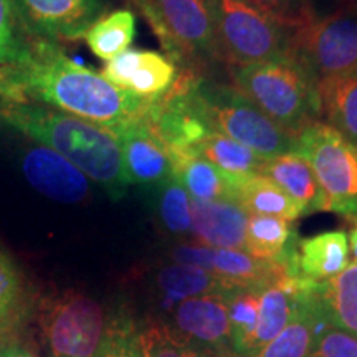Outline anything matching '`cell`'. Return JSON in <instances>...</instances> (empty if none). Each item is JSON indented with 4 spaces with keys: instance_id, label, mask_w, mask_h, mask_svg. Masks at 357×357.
Listing matches in <instances>:
<instances>
[{
    "instance_id": "1",
    "label": "cell",
    "mask_w": 357,
    "mask_h": 357,
    "mask_svg": "<svg viewBox=\"0 0 357 357\" xmlns=\"http://www.w3.org/2000/svg\"><path fill=\"white\" fill-rule=\"evenodd\" d=\"M0 98L37 102L106 129L142 118L153 102L113 86L58 43L32 35L15 63L0 66Z\"/></svg>"
},
{
    "instance_id": "2",
    "label": "cell",
    "mask_w": 357,
    "mask_h": 357,
    "mask_svg": "<svg viewBox=\"0 0 357 357\" xmlns=\"http://www.w3.org/2000/svg\"><path fill=\"white\" fill-rule=\"evenodd\" d=\"M0 126L55 151L111 199H123L131 185L118 141L100 124L37 102L0 98Z\"/></svg>"
},
{
    "instance_id": "3",
    "label": "cell",
    "mask_w": 357,
    "mask_h": 357,
    "mask_svg": "<svg viewBox=\"0 0 357 357\" xmlns=\"http://www.w3.org/2000/svg\"><path fill=\"white\" fill-rule=\"evenodd\" d=\"M234 86L275 124L296 137L319 121L316 84L289 58L248 66H229Z\"/></svg>"
},
{
    "instance_id": "4",
    "label": "cell",
    "mask_w": 357,
    "mask_h": 357,
    "mask_svg": "<svg viewBox=\"0 0 357 357\" xmlns=\"http://www.w3.org/2000/svg\"><path fill=\"white\" fill-rule=\"evenodd\" d=\"M111 323L105 307L78 289L50 293L38 301V333L48 357H96Z\"/></svg>"
},
{
    "instance_id": "5",
    "label": "cell",
    "mask_w": 357,
    "mask_h": 357,
    "mask_svg": "<svg viewBox=\"0 0 357 357\" xmlns=\"http://www.w3.org/2000/svg\"><path fill=\"white\" fill-rule=\"evenodd\" d=\"M195 96L213 131L247 146L263 159L294 153L296 137L257 108L234 84L204 78L195 83Z\"/></svg>"
},
{
    "instance_id": "6",
    "label": "cell",
    "mask_w": 357,
    "mask_h": 357,
    "mask_svg": "<svg viewBox=\"0 0 357 357\" xmlns=\"http://www.w3.org/2000/svg\"><path fill=\"white\" fill-rule=\"evenodd\" d=\"M217 60L248 66L288 58L289 32L243 0H211Z\"/></svg>"
},
{
    "instance_id": "7",
    "label": "cell",
    "mask_w": 357,
    "mask_h": 357,
    "mask_svg": "<svg viewBox=\"0 0 357 357\" xmlns=\"http://www.w3.org/2000/svg\"><path fill=\"white\" fill-rule=\"evenodd\" d=\"M288 58L314 84L357 71V2L289 32Z\"/></svg>"
},
{
    "instance_id": "8",
    "label": "cell",
    "mask_w": 357,
    "mask_h": 357,
    "mask_svg": "<svg viewBox=\"0 0 357 357\" xmlns=\"http://www.w3.org/2000/svg\"><path fill=\"white\" fill-rule=\"evenodd\" d=\"M174 63L202 71L217 61L211 0H132Z\"/></svg>"
},
{
    "instance_id": "9",
    "label": "cell",
    "mask_w": 357,
    "mask_h": 357,
    "mask_svg": "<svg viewBox=\"0 0 357 357\" xmlns=\"http://www.w3.org/2000/svg\"><path fill=\"white\" fill-rule=\"evenodd\" d=\"M294 153L310 164L324 195V211L357 220V147L314 121L296 136Z\"/></svg>"
},
{
    "instance_id": "10",
    "label": "cell",
    "mask_w": 357,
    "mask_h": 357,
    "mask_svg": "<svg viewBox=\"0 0 357 357\" xmlns=\"http://www.w3.org/2000/svg\"><path fill=\"white\" fill-rule=\"evenodd\" d=\"M17 20L32 37L78 42L105 13V0H12Z\"/></svg>"
},
{
    "instance_id": "11",
    "label": "cell",
    "mask_w": 357,
    "mask_h": 357,
    "mask_svg": "<svg viewBox=\"0 0 357 357\" xmlns=\"http://www.w3.org/2000/svg\"><path fill=\"white\" fill-rule=\"evenodd\" d=\"M171 258L182 265L202 268L218 278L245 288L261 289L270 281L287 273L280 263L258 260L243 250L212 248L200 243L178 245L172 248Z\"/></svg>"
},
{
    "instance_id": "12",
    "label": "cell",
    "mask_w": 357,
    "mask_h": 357,
    "mask_svg": "<svg viewBox=\"0 0 357 357\" xmlns=\"http://www.w3.org/2000/svg\"><path fill=\"white\" fill-rule=\"evenodd\" d=\"M178 73V65L171 58L153 50L128 48L102 66L101 77L113 86L132 95L155 101L169 88Z\"/></svg>"
},
{
    "instance_id": "13",
    "label": "cell",
    "mask_w": 357,
    "mask_h": 357,
    "mask_svg": "<svg viewBox=\"0 0 357 357\" xmlns=\"http://www.w3.org/2000/svg\"><path fill=\"white\" fill-rule=\"evenodd\" d=\"M123 154L131 184L154 190L172 176V164L166 146L155 136L144 118L111 128Z\"/></svg>"
},
{
    "instance_id": "14",
    "label": "cell",
    "mask_w": 357,
    "mask_h": 357,
    "mask_svg": "<svg viewBox=\"0 0 357 357\" xmlns=\"http://www.w3.org/2000/svg\"><path fill=\"white\" fill-rule=\"evenodd\" d=\"M22 172L35 190L56 202L79 204L89 195L88 177L45 146L37 144L24 151Z\"/></svg>"
},
{
    "instance_id": "15",
    "label": "cell",
    "mask_w": 357,
    "mask_h": 357,
    "mask_svg": "<svg viewBox=\"0 0 357 357\" xmlns=\"http://www.w3.org/2000/svg\"><path fill=\"white\" fill-rule=\"evenodd\" d=\"M174 331L199 347L227 351L231 331L225 294H204L177 303L172 311Z\"/></svg>"
},
{
    "instance_id": "16",
    "label": "cell",
    "mask_w": 357,
    "mask_h": 357,
    "mask_svg": "<svg viewBox=\"0 0 357 357\" xmlns=\"http://www.w3.org/2000/svg\"><path fill=\"white\" fill-rule=\"evenodd\" d=\"M318 284L310 281L303 289L300 301H298L296 314L289 321L287 328L278 336L271 339L260 349L242 354L240 357H310L314 347L316 339L323 331L326 321L321 311L318 298Z\"/></svg>"
},
{
    "instance_id": "17",
    "label": "cell",
    "mask_w": 357,
    "mask_h": 357,
    "mask_svg": "<svg viewBox=\"0 0 357 357\" xmlns=\"http://www.w3.org/2000/svg\"><path fill=\"white\" fill-rule=\"evenodd\" d=\"M248 218L235 200H192V235L205 247L243 250Z\"/></svg>"
},
{
    "instance_id": "18",
    "label": "cell",
    "mask_w": 357,
    "mask_h": 357,
    "mask_svg": "<svg viewBox=\"0 0 357 357\" xmlns=\"http://www.w3.org/2000/svg\"><path fill=\"white\" fill-rule=\"evenodd\" d=\"M172 174L178 178L192 200H235L240 178L225 174L199 153L171 154Z\"/></svg>"
},
{
    "instance_id": "19",
    "label": "cell",
    "mask_w": 357,
    "mask_h": 357,
    "mask_svg": "<svg viewBox=\"0 0 357 357\" xmlns=\"http://www.w3.org/2000/svg\"><path fill=\"white\" fill-rule=\"evenodd\" d=\"M260 174L273 181L293 202H296L303 215L324 211V195L318 181L306 159L298 153L265 159Z\"/></svg>"
},
{
    "instance_id": "20",
    "label": "cell",
    "mask_w": 357,
    "mask_h": 357,
    "mask_svg": "<svg viewBox=\"0 0 357 357\" xmlns=\"http://www.w3.org/2000/svg\"><path fill=\"white\" fill-rule=\"evenodd\" d=\"M351 263L349 238L346 231L333 230L298 242V271L306 280L328 281Z\"/></svg>"
},
{
    "instance_id": "21",
    "label": "cell",
    "mask_w": 357,
    "mask_h": 357,
    "mask_svg": "<svg viewBox=\"0 0 357 357\" xmlns=\"http://www.w3.org/2000/svg\"><path fill=\"white\" fill-rule=\"evenodd\" d=\"M319 121L357 147V71L316 84Z\"/></svg>"
},
{
    "instance_id": "22",
    "label": "cell",
    "mask_w": 357,
    "mask_h": 357,
    "mask_svg": "<svg viewBox=\"0 0 357 357\" xmlns=\"http://www.w3.org/2000/svg\"><path fill=\"white\" fill-rule=\"evenodd\" d=\"M154 283L158 291L162 294L164 301L169 305L181 303L187 298L204 296V294H227L230 289L245 288L218 278L202 268L182 265V263L160 266L155 271Z\"/></svg>"
},
{
    "instance_id": "23",
    "label": "cell",
    "mask_w": 357,
    "mask_h": 357,
    "mask_svg": "<svg viewBox=\"0 0 357 357\" xmlns=\"http://www.w3.org/2000/svg\"><path fill=\"white\" fill-rule=\"evenodd\" d=\"M321 311L334 328L357 337V265L352 263L342 273L318 284Z\"/></svg>"
},
{
    "instance_id": "24",
    "label": "cell",
    "mask_w": 357,
    "mask_h": 357,
    "mask_svg": "<svg viewBox=\"0 0 357 357\" xmlns=\"http://www.w3.org/2000/svg\"><path fill=\"white\" fill-rule=\"evenodd\" d=\"M236 202L252 215H266L294 222L303 215L296 202L263 174H252L240 178Z\"/></svg>"
},
{
    "instance_id": "25",
    "label": "cell",
    "mask_w": 357,
    "mask_h": 357,
    "mask_svg": "<svg viewBox=\"0 0 357 357\" xmlns=\"http://www.w3.org/2000/svg\"><path fill=\"white\" fill-rule=\"evenodd\" d=\"M136 38V15L131 10H116L102 15L84 35L93 55L102 61L113 60L126 52Z\"/></svg>"
},
{
    "instance_id": "26",
    "label": "cell",
    "mask_w": 357,
    "mask_h": 357,
    "mask_svg": "<svg viewBox=\"0 0 357 357\" xmlns=\"http://www.w3.org/2000/svg\"><path fill=\"white\" fill-rule=\"evenodd\" d=\"M197 153L220 171L234 177L260 174V169L265 162V159L248 149L247 146L217 131L211 132L200 142Z\"/></svg>"
},
{
    "instance_id": "27",
    "label": "cell",
    "mask_w": 357,
    "mask_h": 357,
    "mask_svg": "<svg viewBox=\"0 0 357 357\" xmlns=\"http://www.w3.org/2000/svg\"><path fill=\"white\" fill-rule=\"evenodd\" d=\"M294 240L296 235L289 229V222L283 218L250 215L243 252L258 260L278 261Z\"/></svg>"
},
{
    "instance_id": "28",
    "label": "cell",
    "mask_w": 357,
    "mask_h": 357,
    "mask_svg": "<svg viewBox=\"0 0 357 357\" xmlns=\"http://www.w3.org/2000/svg\"><path fill=\"white\" fill-rule=\"evenodd\" d=\"M155 213L162 229L171 235L192 234V199L174 176L154 189Z\"/></svg>"
},
{
    "instance_id": "29",
    "label": "cell",
    "mask_w": 357,
    "mask_h": 357,
    "mask_svg": "<svg viewBox=\"0 0 357 357\" xmlns=\"http://www.w3.org/2000/svg\"><path fill=\"white\" fill-rule=\"evenodd\" d=\"M260 291L258 288H235L225 294L229 310L231 346L236 354H247L250 351L253 333L258 323L260 311Z\"/></svg>"
},
{
    "instance_id": "30",
    "label": "cell",
    "mask_w": 357,
    "mask_h": 357,
    "mask_svg": "<svg viewBox=\"0 0 357 357\" xmlns=\"http://www.w3.org/2000/svg\"><path fill=\"white\" fill-rule=\"evenodd\" d=\"M26 303L25 276L12 253L0 245V334L22 316Z\"/></svg>"
},
{
    "instance_id": "31",
    "label": "cell",
    "mask_w": 357,
    "mask_h": 357,
    "mask_svg": "<svg viewBox=\"0 0 357 357\" xmlns=\"http://www.w3.org/2000/svg\"><path fill=\"white\" fill-rule=\"evenodd\" d=\"M139 344L144 357H211L202 347L192 344L169 324L151 321L141 331Z\"/></svg>"
},
{
    "instance_id": "32",
    "label": "cell",
    "mask_w": 357,
    "mask_h": 357,
    "mask_svg": "<svg viewBox=\"0 0 357 357\" xmlns=\"http://www.w3.org/2000/svg\"><path fill=\"white\" fill-rule=\"evenodd\" d=\"M273 19L288 32L303 29L316 19L311 0H243Z\"/></svg>"
},
{
    "instance_id": "33",
    "label": "cell",
    "mask_w": 357,
    "mask_h": 357,
    "mask_svg": "<svg viewBox=\"0 0 357 357\" xmlns=\"http://www.w3.org/2000/svg\"><path fill=\"white\" fill-rule=\"evenodd\" d=\"M29 33L22 29L12 0H0V66L15 63L22 56Z\"/></svg>"
},
{
    "instance_id": "34",
    "label": "cell",
    "mask_w": 357,
    "mask_h": 357,
    "mask_svg": "<svg viewBox=\"0 0 357 357\" xmlns=\"http://www.w3.org/2000/svg\"><path fill=\"white\" fill-rule=\"evenodd\" d=\"M96 357H144L137 329L126 318H113L109 333Z\"/></svg>"
},
{
    "instance_id": "35",
    "label": "cell",
    "mask_w": 357,
    "mask_h": 357,
    "mask_svg": "<svg viewBox=\"0 0 357 357\" xmlns=\"http://www.w3.org/2000/svg\"><path fill=\"white\" fill-rule=\"evenodd\" d=\"M310 357H357V337L326 324L316 339Z\"/></svg>"
},
{
    "instance_id": "36",
    "label": "cell",
    "mask_w": 357,
    "mask_h": 357,
    "mask_svg": "<svg viewBox=\"0 0 357 357\" xmlns=\"http://www.w3.org/2000/svg\"><path fill=\"white\" fill-rule=\"evenodd\" d=\"M0 357H38L32 347L10 333L0 334Z\"/></svg>"
},
{
    "instance_id": "37",
    "label": "cell",
    "mask_w": 357,
    "mask_h": 357,
    "mask_svg": "<svg viewBox=\"0 0 357 357\" xmlns=\"http://www.w3.org/2000/svg\"><path fill=\"white\" fill-rule=\"evenodd\" d=\"M349 253H352V261L357 265V225L349 235Z\"/></svg>"
}]
</instances>
